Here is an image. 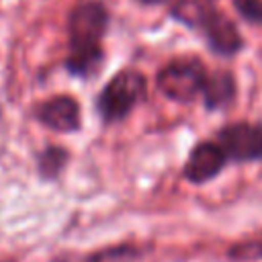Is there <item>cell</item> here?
I'll use <instances>...</instances> for the list:
<instances>
[{
  "label": "cell",
  "instance_id": "6da1fadb",
  "mask_svg": "<svg viewBox=\"0 0 262 262\" xmlns=\"http://www.w3.org/2000/svg\"><path fill=\"white\" fill-rule=\"evenodd\" d=\"M108 27V12L96 0H82L74 6L68 20L70 33V53L66 57V68L74 76H90L98 72L104 51L102 37Z\"/></svg>",
  "mask_w": 262,
  "mask_h": 262
},
{
  "label": "cell",
  "instance_id": "7a4b0ae2",
  "mask_svg": "<svg viewBox=\"0 0 262 262\" xmlns=\"http://www.w3.org/2000/svg\"><path fill=\"white\" fill-rule=\"evenodd\" d=\"M170 14L174 20L199 31L217 55H235L244 45L237 25L219 10L217 0H174Z\"/></svg>",
  "mask_w": 262,
  "mask_h": 262
},
{
  "label": "cell",
  "instance_id": "3957f363",
  "mask_svg": "<svg viewBox=\"0 0 262 262\" xmlns=\"http://www.w3.org/2000/svg\"><path fill=\"white\" fill-rule=\"evenodd\" d=\"M147 94V80L139 70L127 68L115 74L98 94L96 106L106 123L125 119Z\"/></svg>",
  "mask_w": 262,
  "mask_h": 262
},
{
  "label": "cell",
  "instance_id": "277c9868",
  "mask_svg": "<svg viewBox=\"0 0 262 262\" xmlns=\"http://www.w3.org/2000/svg\"><path fill=\"white\" fill-rule=\"evenodd\" d=\"M207 76L209 72L199 57L180 55L158 72V88L170 100L192 102L196 96H203Z\"/></svg>",
  "mask_w": 262,
  "mask_h": 262
},
{
  "label": "cell",
  "instance_id": "5b68a950",
  "mask_svg": "<svg viewBox=\"0 0 262 262\" xmlns=\"http://www.w3.org/2000/svg\"><path fill=\"white\" fill-rule=\"evenodd\" d=\"M219 147L227 160L235 162H254L262 160V123L237 121L227 123L217 131Z\"/></svg>",
  "mask_w": 262,
  "mask_h": 262
},
{
  "label": "cell",
  "instance_id": "8992f818",
  "mask_svg": "<svg viewBox=\"0 0 262 262\" xmlns=\"http://www.w3.org/2000/svg\"><path fill=\"white\" fill-rule=\"evenodd\" d=\"M227 162V156L219 147L217 141H201L192 147L186 164H184V178L194 184H203L215 178Z\"/></svg>",
  "mask_w": 262,
  "mask_h": 262
},
{
  "label": "cell",
  "instance_id": "52a82bcc",
  "mask_svg": "<svg viewBox=\"0 0 262 262\" xmlns=\"http://www.w3.org/2000/svg\"><path fill=\"white\" fill-rule=\"evenodd\" d=\"M37 119L59 133H70L80 129V104L74 96L59 94L37 106Z\"/></svg>",
  "mask_w": 262,
  "mask_h": 262
},
{
  "label": "cell",
  "instance_id": "ba28073f",
  "mask_svg": "<svg viewBox=\"0 0 262 262\" xmlns=\"http://www.w3.org/2000/svg\"><path fill=\"white\" fill-rule=\"evenodd\" d=\"M235 92H237V88H235V78L231 72H227V70L209 72L207 82H205V90H203L205 106L209 111L227 108L235 100Z\"/></svg>",
  "mask_w": 262,
  "mask_h": 262
},
{
  "label": "cell",
  "instance_id": "9c48e42d",
  "mask_svg": "<svg viewBox=\"0 0 262 262\" xmlns=\"http://www.w3.org/2000/svg\"><path fill=\"white\" fill-rule=\"evenodd\" d=\"M139 258V250L133 246H115V248H106L100 250L96 254H88L82 258L76 256H66L59 258L55 262H137Z\"/></svg>",
  "mask_w": 262,
  "mask_h": 262
},
{
  "label": "cell",
  "instance_id": "30bf717a",
  "mask_svg": "<svg viewBox=\"0 0 262 262\" xmlns=\"http://www.w3.org/2000/svg\"><path fill=\"white\" fill-rule=\"evenodd\" d=\"M70 160V151L61 145H47L39 158H37V166H39V174L45 178V180H51L55 178L68 164Z\"/></svg>",
  "mask_w": 262,
  "mask_h": 262
},
{
  "label": "cell",
  "instance_id": "8fae6325",
  "mask_svg": "<svg viewBox=\"0 0 262 262\" xmlns=\"http://www.w3.org/2000/svg\"><path fill=\"white\" fill-rule=\"evenodd\" d=\"M237 14L250 25H262V0H233Z\"/></svg>",
  "mask_w": 262,
  "mask_h": 262
},
{
  "label": "cell",
  "instance_id": "7c38bea8",
  "mask_svg": "<svg viewBox=\"0 0 262 262\" xmlns=\"http://www.w3.org/2000/svg\"><path fill=\"white\" fill-rule=\"evenodd\" d=\"M231 258H237V260H258L262 258V239H250V242H244V244H237L231 248L229 252Z\"/></svg>",
  "mask_w": 262,
  "mask_h": 262
},
{
  "label": "cell",
  "instance_id": "4fadbf2b",
  "mask_svg": "<svg viewBox=\"0 0 262 262\" xmlns=\"http://www.w3.org/2000/svg\"><path fill=\"white\" fill-rule=\"evenodd\" d=\"M137 2H141V4H160L164 0H137Z\"/></svg>",
  "mask_w": 262,
  "mask_h": 262
}]
</instances>
